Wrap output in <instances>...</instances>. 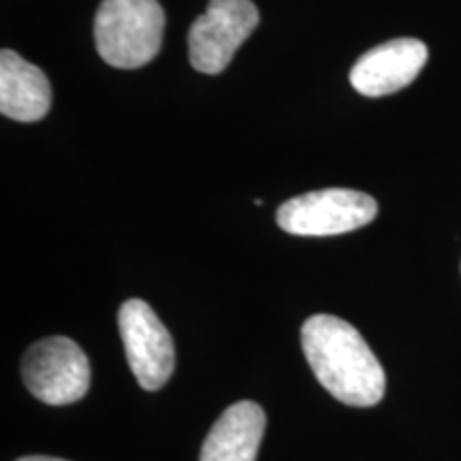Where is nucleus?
<instances>
[{"label":"nucleus","mask_w":461,"mask_h":461,"mask_svg":"<svg viewBox=\"0 0 461 461\" xmlns=\"http://www.w3.org/2000/svg\"><path fill=\"white\" fill-rule=\"evenodd\" d=\"M51 105V88L39 67L14 50L0 51V112L17 122H39Z\"/></svg>","instance_id":"6e6552de"},{"label":"nucleus","mask_w":461,"mask_h":461,"mask_svg":"<svg viewBox=\"0 0 461 461\" xmlns=\"http://www.w3.org/2000/svg\"><path fill=\"white\" fill-rule=\"evenodd\" d=\"M17 461H67V459H58V457H45V455H32V457H22Z\"/></svg>","instance_id":"9d476101"},{"label":"nucleus","mask_w":461,"mask_h":461,"mask_svg":"<svg viewBox=\"0 0 461 461\" xmlns=\"http://www.w3.org/2000/svg\"><path fill=\"white\" fill-rule=\"evenodd\" d=\"M258 20L261 15L250 0H210L205 14L190 26V65L205 75L222 73L258 26Z\"/></svg>","instance_id":"39448f33"},{"label":"nucleus","mask_w":461,"mask_h":461,"mask_svg":"<svg viewBox=\"0 0 461 461\" xmlns=\"http://www.w3.org/2000/svg\"><path fill=\"white\" fill-rule=\"evenodd\" d=\"M302 348L319 383L346 406L370 408L384 397L383 366L350 322L310 316L302 327Z\"/></svg>","instance_id":"f257e3e1"},{"label":"nucleus","mask_w":461,"mask_h":461,"mask_svg":"<svg viewBox=\"0 0 461 461\" xmlns=\"http://www.w3.org/2000/svg\"><path fill=\"white\" fill-rule=\"evenodd\" d=\"M265 412L255 402H238L212 425L199 461H257L265 434Z\"/></svg>","instance_id":"1a4fd4ad"},{"label":"nucleus","mask_w":461,"mask_h":461,"mask_svg":"<svg viewBox=\"0 0 461 461\" xmlns=\"http://www.w3.org/2000/svg\"><path fill=\"white\" fill-rule=\"evenodd\" d=\"M22 378L37 400L50 406H67L88 393L90 361L73 339L45 338L24 353Z\"/></svg>","instance_id":"20e7f679"},{"label":"nucleus","mask_w":461,"mask_h":461,"mask_svg":"<svg viewBox=\"0 0 461 461\" xmlns=\"http://www.w3.org/2000/svg\"><path fill=\"white\" fill-rule=\"evenodd\" d=\"M428 62V45L419 39H393L366 51L350 68V84L363 96H387L411 86Z\"/></svg>","instance_id":"0eeeda50"},{"label":"nucleus","mask_w":461,"mask_h":461,"mask_svg":"<svg viewBox=\"0 0 461 461\" xmlns=\"http://www.w3.org/2000/svg\"><path fill=\"white\" fill-rule=\"evenodd\" d=\"M118 327L126 359L137 383L146 391H158L176 367L171 333L141 299H129L118 312Z\"/></svg>","instance_id":"423d86ee"},{"label":"nucleus","mask_w":461,"mask_h":461,"mask_svg":"<svg viewBox=\"0 0 461 461\" xmlns=\"http://www.w3.org/2000/svg\"><path fill=\"white\" fill-rule=\"evenodd\" d=\"M165 11L158 0H103L95 17V41L109 67L140 68L158 56Z\"/></svg>","instance_id":"f03ea898"},{"label":"nucleus","mask_w":461,"mask_h":461,"mask_svg":"<svg viewBox=\"0 0 461 461\" xmlns=\"http://www.w3.org/2000/svg\"><path fill=\"white\" fill-rule=\"evenodd\" d=\"M378 214L376 199L350 188L299 194L278 207L282 230L299 238H330L366 227Z\"/></svg>","instance_id":"7ed1b4c3"}]
</instances>
